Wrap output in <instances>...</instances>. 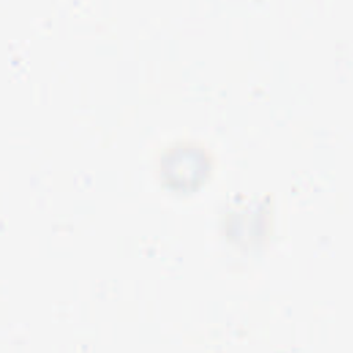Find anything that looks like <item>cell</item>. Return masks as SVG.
I'll return each mask as SVG.
<instances>
[{
	"mask_svg": "<svg viewBox=\"0 0 353 353\" xmlns=\"http://www.w3.org/2000/svg\"><path fill=\"white\" fill-rule=\"evenodd\" d=\"M215 161L207 149L195 142H176L160 157V180L168 191L191 195L213 175Z\"/></svg>",
	"mask_w": 353,
	"mask_h": 353,
	"instance_id": "1",
	"label": "cell"
},
{
	"mask_svg": "<svg viewBox=\"0 0 353 353\" xmlns=\"http://www.w3.org/2000/svg\"><path fill=\"white\" fill-rule=\"evenodd\" d=\"M266 225V215L259 203L246 204L244 207L235 209L226 217L225 228L228 236L233 239H243L244 236H261Z\"/></svg>",
	"mask_w": 353,
	"mask_h": 353,
	"instance_id": "2",
	"label": "cell"
}]
</instances>
